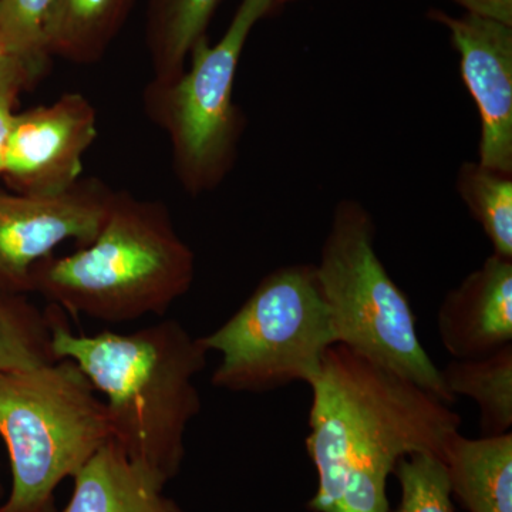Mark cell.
<instances>
[{"label":"cell","mask_w":512,"mask_h":512,"mask_svg":"<svg viewBox=\"0 0 512 512\" xmlns=\"http://www.w3.org/2000/svg\"><path fill=\"white\" fill-rule=\"evenodd\" d=\"M133 0H53L46 50L74 63L100 59L126 20Z\"/></svg>","instance_id":"cell-14"},{"label":"cell","mask_w":512,"mask_h":512,"mask_svg":"<svg viewBox=\"0 0 512 512\" xmlns=\"http://www.w3.org/2000/svg\"><path fill=\"white\" fill-rule=\"evenodd\" d=\"M114 192L79 181L57 195L0 191V292H32V269L67 241L84 248L103 228Z\"/></svg>","instance_id":"cell-7"},{"label":"cell","mask_w":512,"mask_h":512,"mask_svg":"<svg viewBox=\"0 0 512 512\" xmlns=\"http://www.w3.org/2000/svg\"><path fill=\"white\" fill-rule=\"evenodd\" d=\"M457 191L481 225L494 252L512 259V174L466 161L457 174Z\"/></svg>","instance_id":"cell-18"},{"label":"cell","mask_w":512,"mask_h":512,"mask_svg":"<svg viewBox=\"0 0 512 512\" xmlns=\"http://www.w3.org/2000/svg\"><path fill=\"white\" fill-rule=\"evenodd\" d=\"M3 495H5V488H3L2 478H0V500H2Z\"/></svg>","instance_id":"cell-23"},{"label":"cell","mask_w":512,"mask_h":512,"mask_svg":"<svg viewBox=\"0 0 512 512\" xmlns=\"http://www.w3.org/2000/svg\"><path fill=\"white\" fill-rule=\"evenodd\" d=\"M221 0H148L147 45L154 82L167 83L185 70L192 49L207 37Z\"/></svg>","instance_id":"cell-15"},{"label":"cell","mask_w":512,"mask_h":512,"mask_svg":"<svg viewBox=\"0 0 512 512\" xmlns=\"http://www.w3.org/2000/svg\"><path fill=\"white\" fill-rule=\"evenodd\" d=\"M437 332L453 359H478L512 345V259L497 254L444 296Z\"/></svg>","instance_id":"cell-11"},{"label":"cell","mask_w":512,"mask_h":512,"mask_svg":"<svg viewBox=\"0 0 512 512\" xmlns=\"http://www.w3.org/2000/svg\"><path fill=\"white\" fill-rule=\"evenodd\" d=\"M96 137L93 104L83 94H63L49 106L15 114L2 174L22 194H63L79 183L84 154Z\"/></svg>","instance_id":"cell-8"},{"label":"cell","mask_w":512,"mask_h":512,"mask_svg":"<svg viewBox=\"0 0 512 512\" xmlns=\"http://www.w3.org/2000/svg\"><path fill=\"white\" fill-rule=\"evenodd\" d=\"M291 2V0H275V3H286Z\"/></svg>","instance_id":"cell-24"},{"label":"cell","mask_w":512,"mask_h":512,"mask_svg":"<svg viewBox=\"0 0 512 512\" xmlns=\"http://www.w3.org/2000/svg\"><path fill=\"white\" fill-rule=\"evenodd\" d=\"M220 363L211 382L237 393L311 384L336 345L315 264L282 266L264 276L234 315L200 338Z\"/></svg>","instance_id":"cell-5"},{"label":"cell","mask_w":512,"mask_h":512,"mask_svg":"<svg viewBox=\"0 0 512 512\" xmlns=\"http://www.w3.org/2000/svg\"><path fill=\"white\" fill-rule=\"evenodd\" d=\"M375 241L370 212L355 200L340 201L315 264L336 345L417 384L441 402L456 403L421 345L409 298L387 272Z\"/></svg>","instance_id":"cell-4"},{"label":"cell","mask_w":512,"mask_h":512,"mask_svg":"<svg viewBox=\"0 0 512 512\" xmlns=\"http://www.w3.org/2000/svg\"><path fill=\"white\" fill-rule=\"evenodd\" d=\"M29 83H32V80L22 64L3 56L0 63V174L3 171L6 141L15 117L13 106H15L16 96Z\"/></svg>","instance_id":"cell-21"},{"label":"cell","mask_w":512,"mask_h":512,"mask_svg":"<svg viewBox=\"0 0 512 512\" xmlns=\"http://www.w3.org/2000/svg\"><path fill=\"white\" fill-rule=\"evenodd\" d=\"M47 311L57 359L73 360L106 396L111 439L131 461L170 483L183 467L188 426L201 412L195 377L208 352L200 338L174 319L128 335H76L63 309Z\"/></svg>","instance_id":"cell-1"},{"label":"cell","mask_w":512,"mask_h":512,"mask_svg":"<svg viewBox=\"0 0 512 512\" xmlns=\"http://www.w3.org/2000/svg\"><path fill=\"white\" fill-rule=\"evenodd\" d=\"M440 372L454 399L476 402L481 437L512 433V345L478 359L450 360Z\"/></svg>","instance_id":"cell-16"},{"label":"cell","mask_w":512,"mask_h":512,"mask_svg":"<svg viewBox=\"0 0 512 512\" xmlns=\"http://www.w3.org/2000/svg\"><path fill=\"white\" fill-rule=\"evenodd\" d=\"M443 461L451 494L468 512H512V433L480 439L454 434Z\"/></svg>","instance_id":"cell-13"},{"label":"cell","mask_w":512,"mask_h":512,"mask_svg":"<svg viewBox=\"0 0 512 512\" xmlns=\"http://www.w3.org/2000/svg\"><path fill=\"white\" fill-rule=\"evenodd\" d=\"M0 437L12 471L0 512H57V487L111 440V429L82 369L60 359L0 375Z\"/></svg>","instance_id":"cell-3"},{"label":"cell","mask_w":512,"mask_h":512,"mask_svg":"<svg viewBox=\"0 0 512 512\" xmlns=\"http://www.w3.org/2000/svg\"><path fill=\"white\" fill-rule=\"evenodd\" d=\"M53 0H0V55L22 64L35 82L47 69L46 26Z\"/></svg>","instance_id":"cell-19"},{"label":"cell","mask_w":512,"mask_h":512,"mask_svg":"<svg viewBox=\"0 0 512 512\" xmlns=\"http://www.w3.org/2000/svg\"><path fill=\"white\" fill-rule=\"evenodd\" d=\"M72 478L73 494L63 512H185L165 497L163 478L131 461L113 439Z\"/></svg>","instance_id":"cell-12"},{"label":"cell","mask_w":512,"mask_h":512,"mask_svg":"<svg viewBox=\"0 0 512 512\" xmlns=\"http://www.w3.org/2000/svg\"><path fill=\"white\" fill-rule=\"evenodd\" d=\"M393 473L402 488L393 512H454L446 464L437 454H409L397 461Z\"/></svg>","instance_id":"cell-20"},{"label":"cell","mask_w":512,"mask_h":512,"mask_svg":"<svg viewBox=\"0 0 512 512\" xmlns=\"http://www.w3.org/2000/svg\"><path fill=\"white\" fill-rule=\"evenodd\" d=\"M471 15L497 20L512 26V0H454Z\"/></svg>","instance_id":"cell-22"},{"label":"cell","mask_w":512,"mask_h":512,"mask_svg":"<svg viewBox=\"0 0 512 512\" xmlns=\"http://www.w3.org/2000/svg\"><path fill=\"white\" fill-rule=\"evenodd\" d=\"M450 33L460 73L481 120L478 163L512 174V26L483 16L431 10Z\"/></svg>","instance_id":"cell-9"},{"label":"cell","mask_w":512,"mask_h":512,"mask_svg":"<svg viewBox=\"0 0 512 512\" xmlns=\"http://www.w3.org/2000/svg\"><path fill=\"white\" fill-rule=\"evenodd\" d=\"M2 60H3V56L0 55V63H2Z\"/></svg>","instance_id":"cell-25"},{"label":"cell","mask_w":512,"mask_h":512,"mask_svg":"<svg viewBox=\"0 0 512 512\" xmlns=\"http://www.w3.org/2000/svg\"><path fill=\"white\" fill-rule=\"evenodd\" d=\"M274 5L275 0H242L220 42L211 46L204 37L181 76L147 86L148 116L168 134L174 173L188 194L215 190L234 167L245 128L234 101L238 64L252 29Z\"/></svg>","instance_id":"cell-6"},{"label":"cell","mask_w":512,"mask_h":512,"mask_svg":"<svg viewBox=\"0 0 512 512\" xmlns=\"http://www.w3.org/2000/svg\"><path fill=\"white\" fill-rule=\"evenodd\" d=\"M443 426L424 410H397L357 421L346 436L340 512H390L387 478L400 458L437 453Z\"/></svg>","instance_id":"cell-10"},{"label":"cell","mask_w":512,"mask_h":512,"mask_svg":"<svg viewBox=\"0 0 512 512\" xmlns=\"http://www.w3.org/2000/svg\"><path fill=\"white\" fill-rule=\"evenodd\" d=\"M195 255L163 204L114 192L92 244L32 269V292L73 316L109 323L164 315L190 291Z\"/></svg>","instance_id":"cell-2"},{"label":"cell","mask_w":512,"mask_h":512,"mask_svg":"<svg viewBox=\"0 0 512 512\" xmlns=\"http://www.w3.org/2000/svg\"><path fill=\"white\" fill-rule=\"evenodd\" d=\"M52 320L25 295L0 292V375L57 362Z\"/></svg>","instance_id":"cell-17"}]
</instances>
